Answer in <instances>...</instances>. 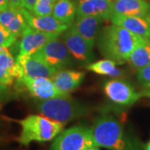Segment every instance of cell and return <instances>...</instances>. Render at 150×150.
<instances>
[{"instance_id": "1", "label": "cell", "mask_w": 150, "mask_h": 150, "mask_svg": "<svg viewBox=\"0 0 150 150\" xmlns=\"http://www.w3.org/2000/svg\"><path fill=\"white\" fill-rule=\"evenodd\" d=\"M97 146L108 150H144L137 137L129 134L118 119L110 114L98 116L91 127Z\"/></svg>"}, {"instance_id": "2", "label": "cell", "mask_w": 150, "mask_h": 150, "mask_svg": "<svg viewBox=\"0 0 150 150\" xmlns=\"http://www.w3.org/2000/svg\"><path fill=\"white\" fill-rule=\"evenodd\" d=\"M148 39L112 23L101 29L97 43L103 56L123 64L128 62L134 49Z\"/></svg>"}, {"instance_id": "3", "label": "cell", "mask_w": 150, "mask_h": 150, "mask_svg": "<svg viewBox=\"0 0 150 150\" xmlns=\"http://www.w3.org/2000/svg\"><path fill=\"white\" fill-rule=\"evenodd\" d=\"M16 122L21 126L18 142L23 146H28L33 142L52 141L64 130V123L54 121L43 114H30Z\"/></svg>"}, {"instance_id": "4", "label": "cell", "mask_w": 150, "mask_h": 150, "mask_svg": "<svg viewBox=\"0 0 150 150\" xmlns=\"http://www.w3.org/2000/svg\"><path fill=\"white\" fill-rule=\"evenodd\" d=\"M36 109L44 116L64 124L87 116L92 111L89 105L71 98L69 94L40 100Z\"/></svg>"}, {"instance_id": "5", "label": "cell", "mask_w": 150, "mask_h": 150, "mask_svg": "<svg viewBox=\"0 0 150 150\" xmlns=\"http://www.w3.org/2000/svg\"><path fill=\"white\" fill-rule=\"evenodd\" d=\"M96 145L91 127L78 124L63 130L54 139L50 150H83Z\"/></svg>"}, {"instance_id": "6", "label": "cell", "mask_w": 150, "mask_h": 150, "mask_svg": "<svg viewBox=\"0 0 150 150\" xmlns=\"http://www.w3.org/2000/svg\"><path fill=\"white\" fill-rule=\"evenodd\" d=\"M103 89L110 102L121 107L131 106L142 97V93L136 91L130 82L123 79L107 81Z\"/></svg>"}, {"instance_id": "7", "label": "cell", "mask_w": 150, "mask_h": 150, "mask_svg": "<svg viewBox=\"0 0 150 150\" xmlns=\"http://www.w3.org/2000/svg\"><path fill=\"white\" fill-rule=\"evenodd\" d=\"M32 55L58 71L73 64V57L67 46L58 38L46 43Z\"/></svg>"}, {"instance_id": "8", "label": "cell", "mask_w": 150, "mask_h": 150, "mask_svg": "<svg viewBox=\"0 0 150 150\" xmlns=\"http://www.w3.org/2000/svg\"><path fill=\"white\" fill-rule=\"evenodd\" d=\"M16 85L18 89L27 91L33 98L39 100L69 95L59 91L49 78H31L23 75L16 79Z\"/></svg>"}, {"instance_id": "9", "label": "cell", "mask_w": 150, "mask_h": 150, "mask_svg": "<svg viewBox=\"0 0 150 150\" xmlns=\"http://www.w3.org/2000/svg\"><path fill=\"white\" fill-rule=\"evenodd\" d=\"M62 39L73 59L79 63V64L86 66L90 64L95 59V55L93 51V48L70 27L63 33Z\"/></svg>"}, {"instance_id": "10", "label": "cell", "mask_w": 150, "mask_h": 150, "mask_svg": "<svg viewBox=\"0 0 150 150\" xmlns=\"http://www.w3.org/2000/svg\"><path fill=\"white\" fill-rule=\"evenodd\" d=\"M59 34L38 31L28 26L18 43V53L17 56L32 55L42 48L48 42L59 38Z\"/></svg>"}, {"instance_id": "11", "label": "cell", "mask_w": 150, "mask_h": 150, "mask_svg": "<svg viewBox=\"0 0 150 150\" xmlns=\"http://www.w3.org/2000/svg\"><path fill=\"white\" fill-rule=\"evenodd\" d=\"M103 19L95 16H76L70 28L83 37L92 48L97 43Z\"/></svg>"}, {"instance_id": "12", "label": "cell", "mask_w": 150, "mask_h": 150, "mask_svg": "<svg viewBox=\"0 0 150 150\" xmlns=\"http://www.w3.org/2000/svg\"><path fill=\"white\" fill-rule=\"evenodd\" d=\"M20 9L28 25L38 31L60 35L69 28V25L61 23L54 16H36L24 8Z\"/></svg>"}, {"instance_id": "13", "label": "cell", "mask_w": 150, "mask_h": 150, "mask_svg": "<svg viewBox=\"0 0 150 150\" xmlns=\"http://www.w3.org/2000/svg\"><path fill=\"white\" fill-rule=\"evenodd\" d=\"M23 76V72L19 64L16 62L9 49L0 47V83L11 86L14 79Z\"/></svg>"}, {"instance_id": "14", "label": "cell", "mask_w": 150, "mask_h": 150, "mask_svg": "<svg viewBox=\"0 0 150 150\" xmlns=\"http://www.w3.org/2000/svg\"><path fill=\"white\" fill-rule=\"evenodd\" d=\"M76 16H95L103 20L112 15V0H78Z\"/></svg>"}, {"instance_id": "15", "label": "cell", "mask_w": 150, "mask_h": 150, "mask_svg": "<svg viewBox=\"0 0 150 150\" xmlns=\"http://www.w3.org/2000/svg\"><path fill=\"white\" fill-rule=\"evenodd\" d=\"M16 62L22 67L23 75L31 78L51 79L58 71L33 55L17 56Z\"/></svg>"}, {"instance_id": "16", "label": "cell", "mask_w": 150, "mask_h": 150, "mask_svg": "<svg viewBox=\"0 0 150 150\" xmlns=\"http://www.w3.org/2000/svg\"><path fill=\"white\" fill-rule=\"evenodd\" d=\"M110 20L137 35L150 39V18L112 14Z\"/></svg>"}, {"instance_id": "17", "label": "cell", "mask_w": 150, "mask_h": 150, "mask_svg": "<svg viewBox=\"0 0 150 150\" xmlns=\"http://www.w3.org/2000/svg\"><path fill=\"white\" fill-rule=\"evenodd\" d=\"M112 14L150 18V4L145 0H113Z\"/></svg>"}, {"instance_id": "18", "label": "cell", "mask_w": 150, "mask_h": 150, "mask_svg": "<svg viewBox=\"0 0 150 150\" xmlns=\"http://www.w3.org/2000/svg\"><path fill=\"white\" fill-rule=\"evenodd\" d=\"M20 8L8 5L0 13V23L17 38L21 37L28 26Z\"/></svg>"}, {"instance_id": "19", "label": "cell", "mask_w": 150, "mask_h": 150, "mask_svg": "<svg viewBox=\"0 0 150 150\" xmlns=\"http://www.w3.org/2000/svg\"><path fill=\"white\" fill-rule=\"evenodd\" d=\"M84 77L85 73L83 72L61 69L57 71L51 79L59 91L65 94H69L79 87Z\"/></svg>"}, {"instance_id": "20", "label": "cell", "mask_w": 150, "mask_h": 150, "mask_svg": "<svg viewBox=\"0 0 150 150\" xmlns=\"http://www.w3.org/2000/svg\"><path fill=\"white\" fill-rule=\"evenodd\" d=\"M77 15L76 2L73 0H57L53 16L61 23L71 26Z\"/></svg>"}, {"instance_id": "21", "label": "cell", "mask_w": 150, "mask_h": 150, "mask_svg": "<svg viewBox=\"0 0 150 150\" xmlns=\"http://www.w3.org/2000/svg\"><path fill=\"white\" fill-rule=\"evenodd\" d=\"M116 65L117 64L114 61L111 59H105L87 65V69L97 74L107 75V76L118 78L123 76L125 74V72L123 69L118 68Z\"/></svg>"}, {"instance_id": "22", "label": "cell", "mask_w": 150, "mask_h": 150, "mask_svg": "<svg viewBox=\"0 0 150 150\" xmlns=\"http://www.w3.org/2000/svg\"><path fill=\"white\" fill-rule=\"evenodd\" d=\"M130 66L139 70L150 64V39L139 44L133 51L128 60Z\"/></svg>"}, {"instance_id": "23", "label": "cell", "mask_w": 150, "mask_h": 150, "mask_svg": "<svg viewBox=\"0 0 150 150\" xmlns=\"http://www.w3.org/2000/svg\"><path fill=\"white\" fill-rule=\"evenodd\" d=\"M56 2L57 0H37L31 13L36 16L51 15Z\"/></svg>"}, {"instance_id": "24", "label": "cell", "mask_w": 150, "mask_h": 150, "mask_svg": "<svg viewBox=\"0 0 150 150\" xmlns=\"http://www.w3.org/2000/svg\"><path fill=\"white\" fill-rule=\"evenodd\" d=\"M18 38L10 33L3 24L0 23V47L9 48L16 43Z\"/></svg>"}, {"instance_id": "25", "label": "cell", "mask_w": 150, "mask_h": 150, "mask_svg": "<svg viewBox=\"0 0 150 150\" xmlns=\"http://www.w3.org/2000/svg\"><path fill=\"white\" fill-rule=\"evenodd\" d=\"M137 79L140 84L144 87V88H146L150 85V64L138 70Z\"/></svg>"}, {"instance_id": "26", "label": "cell", "mask_w": 150, "mask_h": 150, "mask_svg": "<svg viewBox=\"0 0 150 150\" xmlns=\"http://www.w3.org/2000/svg\"><path fill=\"white\" fill-rule=\"evenodd\" d=\"M11 93L8 86L0 83V106L10 98Z\"/></svg>"}, {"instance_id": "27", "label": "cell", "mask_w": 150, "mask_h": 150, "mask_svg": "<svg viewBox=\"0 0 150 150\" xmlns=\"http://www.w3.org/2000/svg\"><path fill=\"white\" fill-rule=\"evenodd\" d=\"M37 0H23V8L29 12H32Z\"/></svg>"}, {"instance_id": "28", "label": "cell", "mask_w": 150, "mask_h": 150, "mask_svg": "<svg viewBox=\"0 0 150 150\" xmlns=\"http://www.w3.org/2000/svg\"><path fill=\"white\" fill-rule=\"evenodd\" d=\"M8 4L14 8H23V0H8Z\"/></svg>"}, {"instance_id": "29", "label": "cell", "mask_w": 150, "mask_h": 150, "mask_svg": "<svg viewBox=\"0 0 150 150\" xmlns=\"http://www.w3.org/2000/svg\"><path fill=\"white\" fill-rule=\"evenodd\" d=\"M8 5V0H0V13L7 8Z\"/></svg>"}, {"instance_id": "30", "label": "cell", "mask_w": 150, "mask_h": 150, "mask_svg": "<svg viewBox=\"0 0 150 150\" xmlns=\"http://www.w3.org/2000/svg\"><path fill=\"white\" fill-rule=\"evenodd\" d=\"M100 147H98V146H97V145H93V146H90V147H88V148H86L83 150H100L99 149Z\"/></svg>"}, {"instance_id": "31", "label": "cell", "mask_w": 150, "mask_h": 150, "mask_svg": "<svg viewBox=\"0 0 150 150\" xmlns=\"http://www.w3.org/2000/svg\"><path fill=\"white\" fill-rule=\"evenodd\" d=\"M142 93V96H146V97H149L150 98V90H148V89H144L143 92H141Z\"/></svg>"}, {"instance_id": "32", "label": "cell", "mask_w": 150, "mask_h": 150, "mask_svg": "<svg viewBox=\"0 0 150 150\" xmlns=\"http://www.w3.org/2000/svg\"><path fill=\"white\" fill-rule=\"evenodd\" d=\"M144 150H150V140L145 144Z\"/></svg>"}, {"instance_id": "33", "label": "cell", "mask_w": 150, "mask_h": 150, "mask_svg": "<svg viewBox=\"0 0 150 150\" xmlns=\"http://www.w3.org/2000/svg\"><path fill=\"white\" fill-rule=\"evenodd\" d=\"M144 89H148V90H150V85L149 86V87H147L146 88H144Z\"/></svg>"}, {"instance_id": "34", "label": "cell", "mask_w": 150, "mask_h": 150, "mask_svg": "<svg viewBox=\"0 0 150 150\" xmlns=\"http://www.w3.org/2000/svg\"><path fill=\"white\" fill-rule=\"evenodd\" d=\"M0 143H1V140H0Z\"/></svg>"}, {"instance_id": "35", "label": "cell", "mask_w": 150, "mask_h": 150, "mask_svg": "<svg viewBox=\"0 0 150 150\" xmlns=\"http://www.w3.org/2000/svg\"><path fill=\"white\" fill-rule=\"evenodd\" d=\"M112 1H113V0H112Z\"/></svg>"}]
</instances>
